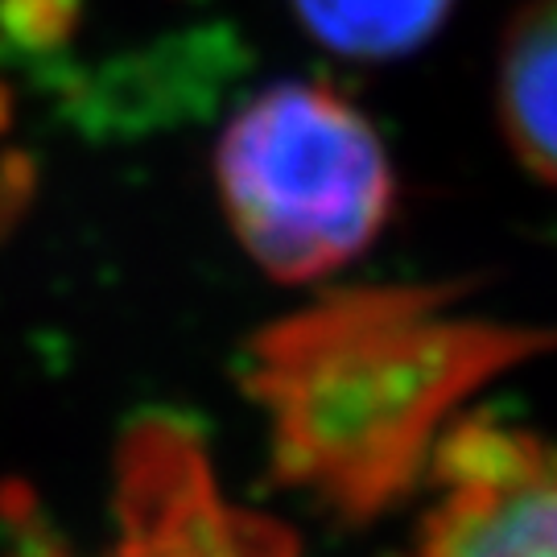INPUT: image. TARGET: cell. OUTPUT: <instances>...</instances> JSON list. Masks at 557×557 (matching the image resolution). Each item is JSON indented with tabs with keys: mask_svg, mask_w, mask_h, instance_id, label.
<instances>
[{
	"mask_svg": "<svg viewBox=\"0 0 557 557\" xmlns=\"http://www.w3.org/2000/svg\"><path fill=\"white\" fill-rule=\"evenodd\" d=\"M545 347V331L455 314L446 289H363L264 331L248 393L277 475L335 517L368 520L418 483L462 400Z\"/></svg>",
	"mask_w": 557,
	"mask_h": 557,
	"instance_id": "cell-1",
	"label": "cell"
},
{
	"mask_svg": "<svg viewBox=\"0 0 557 557\" xmlns=\"http://www.w3.org/2000/svg\"><path fill=\"white\" fill-rule=\"evenodd\" d=\"M215 174L239 244L289 285L356 260L397 199L376 128L326 83H277L239 108Z\"/></svg>",
	"mask_w": 557,
	"mask_h": 557,
	"instance_id": "cell-2",
	"label": "cell"
},
{
	"mask_svg": "<svg viewBox=\"0 0 557 557\" xmlns=\"http://www.w3.org/2000/svg\"><path fill=\"white\" fill-rule=\"evenodd\" d=\"M17 557H66L50 541ZM103 557H294L289 533L223 499L199 434L174 413L140 418L120 442L116 541Z\"/></svg>",
	"mask_w": 557,
	"mask_h": 557,
	"instance_id": "cell-3",
	"label": "cell"
},
{
	"mask_svg": "<svg viewBox=\"0 0 557 557\" xmlns=\"http://www.w3.org/2000/svg\"><path fill=\"white\" fill-rule=\"evenodd\" d=\"M409 557H557V446L496 421L446 430Z\"/></svg>",
	"mask_w": 557,
	"mask_h": 557,
	"instance_id": "cell-4",
	"label": "cell"
},
{
	"mask_svg": "<svg viewBox=\"0 0 557 557\" xmlns=\"http://www.w3.org/2000/svg\"><path fill=\"white\" fill-rule=\"evenodd\" d=\"M496 87L517 158L557 186V0H533L508 25Z\"/></svg>",
	"mask_w": 557,
	"mask_h": 557,
	"instance_id": "cell-5",
	"label": "cell"
},
{
	"mask_svg": "<svg viewBox=\"0 0 557 557\" xmlns=\"http://www.w3.org/2000/svg\"><path fill=\"white\" fill-rule=\"evenodd\" d=\"M306 29L347 59H400L434 38L450 0H294Z\"/></svg>",
	"mask_w": 557,
	"mask_h": 557,
	"instance_id": "cell-6",
	"label": "cell"
},
{
	"mask_svg": "<svg viewBox=\"0 0 557 557\" xmlns=\"http://www.w3.org/2000/svg\"><path fill=\"white\" fill-rule=\"evenodd\" d=\"M75 17V0H0V38L17 50H50Z\"/></svg>",
	"mask_w": 557,
	"mask_h": 557,
	"instance_id": "cell-7",
	"label": "cell"
}]
</instances>
